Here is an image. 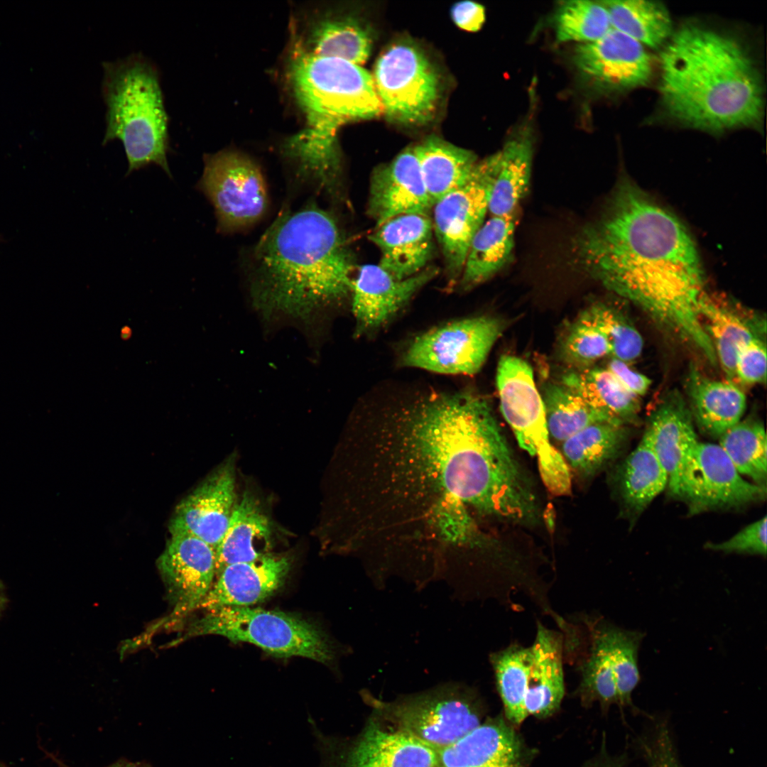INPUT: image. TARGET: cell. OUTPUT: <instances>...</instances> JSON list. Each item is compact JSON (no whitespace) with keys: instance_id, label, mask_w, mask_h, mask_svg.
<instances>
[{"instance_id":"74e56055","label":"cell","mask_w":767,"mask_h":767,"mask_svg":"<svg viewBox=\"0 0 767 767\" xmlns=\"http://www.w3.org/2000/svg\"><path fill=\"white\" fill-rule=\"evenodd\" d=\"M371 38L352 17H327L312 27L306 48L314 55L361 65L371 51Z\"/></svg>"},{"instance_id":"5bb4252c","label":"cell","mask_w":767,"mask_h":767,"mask_svg":"<svg viewBox=\"0 0 767 767\" xmlns=\"http://www.w3.org/2000/svg\"><path fill=\"white\" fill-rule=\"evenodd\" d=\"M766 488L746 481L719 445L698 442L685 462L679 496L690 511L731 508L766 498Z\"/></svg>"},{"instance_id":"7bdbcfd3","label":"cell","mask_w":767,"mask_h":767,"mask_svg":"<svg viewBox=\"0 0 767 767\" xmlns=\"http://www.w3.org/2000/svg\"><path fill=\"white\" fill-rule=\"evenodd\" d=\"M583 312L605 337L613 358L629 363L641 355L643 346L641 334L617 309L596 303Z\"/></svg>"},{"instance_id":"44dd1931","label":"cell","mask_w":767,"mask_h":767,"mask_svg":"<svg viewBox=\"0 0 767 767\" xmlns=\"http://www.w3.org/2000/svg\"><path fill=\"white\" fill-rule=\"evenodd\" d=\"M668 477L671 494L679 496L685 462L699 442L685 400L676 390L666 393L652 413L643 435Z\"/></svg>"},{"instance_id":"484cf974","label":"cell","mask_w":767,"mask_h":767,"mask_svg":"<svg viewBox=\"0 0 767 767\" xmlns=\"http://www.w3.org/2000/svg\"><path fill=\"white\" fill-rule=\"evenodd\" d=\"M520 744L502 719L479 724L438 751L439 767H518Z\"/></svg>"},{"instance_id":"ee69618b","label":"cell","mask_w":767,"mask_h":767,"mask_svg":"<svg viewBox=\"0 0 767 767\" xmlns=\"http://www.w3.org/2000/svg\"><path fill=\"white\" fill-rule=\"evenodd\" d=\"M562 359L575 369H584L611 354L600 330L582 312L571 325L560 347Z\"/></svg>"},{"instance_id":"ba28073f","label":"cell","mask_w":767,"mask_h":767,"mask_svg":"<svg viewBox=\"0 0 767 767\" xmlns=\"http://www.w3.org/2000/svg\"><path fill=\"white\" fill-rule=\"evenodd\" d=\"M496 383L502 415L519 446L536 457L545 486L553 494H569L570 469L560 452L551 444L543 401L531 365L516 356H502L498 363Z\"/></svg>"},{"instance_id":"f907efd6","label":"cell","mask_w":767,"mask_h":767,"mask_svg":"<svg viewBox=\"0 0 767 767\" xmlns=\"http://www.w3.org/2000/svg\"><path fill=\"white\" fill-rule=\"evenodd\" d=\"M55 760L58 767H70L58 759ZM107 767H152V766L145 761L133 762L126 758H121Z\"/></svg>"},{"instance_id":"7dc6e473","label":"cell","mask_w":767,"mask_h":767,"mask_svg":"<svg viewBox=\"0 0 767 767\" xmlns=\"http://www.w3.org/2000/svg\"><path fill=\"white\" fill-rule=\"evenodd\" d=\"M640 744L648 767H681L669 727L665 722L658 724Z\"/></svg>"},{"instance_id":"4dcf8cb0","label":"cell","mask_w":767,"mask_h":767,"mask_svg":"<svg viewBox=\"0 0 767 767\" xmlns=\"http://www.w3.org/2000/svg\"><path fill=\"white\" fill-rule=\"evenodd\" d=\"M576 619L599 641L609 656L619 705L633 707L631 695L640 680L638 651L643 633L622 629L595 615L580 614Z\"/></svg>"},{"instance_id":"277c9868","label":"cell","mask_w":767,"mask_h":767,"mask_svg":"<svg viewBox=\"0 0 767 767\" xmlns=\"http://www.w3.org/2000/svg\"><path fill=\"white\" fill-rule=\"evenodd\" d=\"M252 256V297L263 312L303 316L351 293V252L334 218L315 205L280 215Z\"/></svg>"},{"instance_id":"f1b7e54d","label":"cell","mask_w":767,"mask_h":767,"mask_svg":"<svg viewBox=\"0 0 767 767\" xmlns=\"http://www.w3.org/2000/svg\"><path fill=\"white\" fill-rule=\"evenodd\" d=\"M414 151L433 206L465 184L478 163L471 151L437 136L426 138L414 146Z\"/></svg>"},{"instance_id":"8d00e7d4","label":"cell","mask_w":767,"mask_h":767,"mask_svg":"<svg viewBox=\"0 0 767 767\" xmlns=\"http://www.w3.org/2000/svg\"><path fill=\"white\" fill-rule=\"evenodd\" d=\"M577 621V619H575ZM582 641L570 663L576 666L580 676L575 694L584 705L598 702L604 710L619 705L613 669L609 656L599 641L582 624Z\"/></svg>"},{"instance_id":"8fae6325","label":"cell","mask_w":767,"mask_h":767,"mask_svg":"<svg viewBox=\"0 0 767 767\" xmlns=\"http://www.w3.org/2000/svg\"><path fill=\"white\" fill-rule=\"evenodd\" d=\"M197 187L214 207L218 228L222 231L251 225L267 207L266 186L260 169L245 156L233 151L206 155Z\"/></svg>"},{"instance_id":"6da1fadb","label":"cell","mask_w":767,"mask_h":767,"mask_svg":"<svg viewBox=\"0 0 767 767\" xmlns=\"http://www.w3.org/2000/svg\"><path fill=\"white\" fill-rule=\"evenodd\" d=\"M356 467V547L405 562L472 544L469 509L496 517L518 473L489 403L466 391L425 396L367 430Z\"/></svg>"},{"instance_id":"d6986e66","label":"cell","mask_w":767,"mask_h":767,"mask_svg":"<svg viewBox=\"0 0 767 767\" xmlns=\"http://www.w3.org/2000/svg\"><path fill=\"white\" fill-rule=\"evenodd\" d=\"M433 207L414 147L407 148L374 170L367 210L376 226L399 215H428Z\"/></svg>"},{"instance_id":"60d3db41","label":"cell","mask_w":767,"mask_h":767,"mask_svg":"<svg viewBox=\"0 0 767 767\" xmlns=\"http://www.w3.org/2000/svg\"><path fill=\"white\" fill-rule=\"evenodd\" d=\"M719 445L741 476L766 488L767 438L761 421H739L719 437Z\"/></svg>"},{"instance_id":"d6a6232c","label":"cell","mask_w":767,"mask_h":767,"mask_svg":"<svg viewBox=\"0 0 767 767\" xmlns=\"http://www.w3.org/2000/svg\"><path fill=\"white\" fill-rule=\"evenodd\" d=\"M700 313L717 361L728 380L733 381L737 352L757 335L754 324L727 304L705 293L700 303Z\"/></svg>"},{"instance_id":"5b68a950","label":"cell","mask_w":767,"mask_h":767,"mask_svg":"<svg viewBox=\"0 0 767 767\" xmlns=\"http://www.w3.org/2000/svg\"><path fill=\"white\" fill-rule=\"evenodd\" d=\"M295 97L306 119L285 145L303 175L325 187L338 177L339 129L349 121L384 114L372 75L361 65L318 56L295 48L289 67Z\"/></svg>"},{"instance_id":"ffe728a7","label":"cell","mask_w":767,"mask_h":767,"mask_svg":"<svg viewBox=\"0 0 767 767\" xmlns=\"http://www.w3.org/2000/svg\"><path fill=\"white\" fill-rule=\"evenodd\" d=\"M320 767H437L438 751L400 729L369 727L341 756L320 754Z\"/></svg>"},{"instance_id":"7402d4cb","label":"cell","mask_w":767,"mask_h":767,"mask_svg":"<svg viewBox=\"0 0 767 767\" xmlns=\"http://www.w3.org/2000/svg\"><path fill=\"white\" fill-rule=\"evenodd\" d=\"M290 567L286 556L268 554L251 562L234 563L218 575L199 608L249 606L264 600L283 583Z\"/></svg>"},{"instance_id":"e575fe53","label":"cell","mask_w":767,"mask_h":767,"mask_svg":"<svg viewBox=\"0 0 767 767\" xmlns=\"http://www.w3.org/2000/svg\"><path fill=\"white\" fill-rule=\"evenodd\" d=\"M606 9L612 28L641 45L656 48L673 34L670 13L664 5L646 0L601 1Z\"/></svg>"},{"instance_id":"4fadbf2b","label":"cell","mask_w":767,"mask_h":767,"mask_svg":"<svg viewBox=\"0 0 767 767\" xmlns=\"http://www.w3.org/2000/svg\"><path fill=\"white\" fill-rule=\"evenodd\" d=\"M473 692L460 686H445L390 706L398 729L438 751L480 724Z\"/></svg>"},{"instance_id":"cb8c5ba5","label":"cell","mask_w":767,"mask_h":767,"mask_svg":"<svg viewBox=\"0 0 767 767\" xmlns=\"http://www.w3.org/2000/svg\"><path fill=\"white\" fill-rule=\"evenodd\" d=\"M531 648L524 708L527 716L547 717L559 709L565 695L564 636L538 619Z\"/></svg>"},{"instance_id":"e0dca14e","label":"cell","mask_w":767,"mask_h":767,"mask_svg":"<svg viewBox=\"0 0 767 767\" xmlns=\"http://www.w3.org/2000/svg\"><path fill=\"white\" fill-rule=\"evenodd\" d=\"M437 273V268L428 267L414 276L398 279L379 264L361 266L351 290L354 334L366 335L384 327Z\"/></svg>"},{"instance_id":"f6af8a7d","label":"cell","mask_w":767,"mask_h":767,"mask_svg":"<svg viewBox=\"0 0 767 767\" xmlns=\"http://www.w3.org/2000/svg\"><path fill=\"white\" fill-rule=\"evenodd\" d=\"M766 347L760 337H755L737 352L735 380L745 385L763 384L766 381Z\"/></svg>"},{"instance_id":"52a82bcc","label":"cell","mask_w":767,"mask_h":767,"mask_svg":"<svg viewBox=\"0 0 767 767\" xmlns=\"http://www.w3.org/2000/svg\"><path fill=\"white\" fill-rule=\"evenodd\" d=\"M208 611L173 643L214 634L233 642L254 644L279 658L301 656L324 663L333 659V647L323 632L294 615L249 606H224Z\"/></svg>"},{"instance_id":"f546056e","label":"cell","mask_w":767,"mask_h":767,"mask_svg":"<svg viewBox=\"0 0 767 767\" xmlns=\"http://www.w3.org/2000/svg\"><path fill=\"white\" fill-rule=\"evenodd\" d=\"M561 383L611 421L626 425L636 420L640 398L626 390L606 367L573 369L562 376Z\"/></svg>"},{"instance_id":"ab89813d","label":"cell","mask_w":767,"mask_h":767,"mask_svg":"<svg viewBox=\"0 0 767 767\" xmlns=\"http://www.w3.org/2000/svg\"><path fill=\"white\" fill-rule=\"evenodd\" d=\"M541 396L550 437L555 441L562 442L596 423H616L592 408L577 393L561 382L547 383Z\"/></svg>"},{"instance_id":"b9f144b4","label":"cell","mask_w":767,"mask_h":767,"mask_svg":"<svg viewBox=\"0 0 767 767\" xmlns=\"http://www.w3.org/2000/svg\"><path fill=\"white\" fill-rule=\"evenodd\" d=\"M558 41L590 43L603 37L611 28L609 13L601 1L586 0L563 2L555 16Z\"/></svg>"},{"instance_id":"681fc988","label":"cell","mask_w":767,"mask_h":767,"mask_svg":"<svg viewBox=\"0 0 767 767\" xmlns=\"http://www.w3.org/2000/svg\"><path fill=\"white\" fill-rule=\"evenodd\" d=\"M451 16L459 28L475 32L479 31L484 23L485 9L477 2L462 1L452 7Z\"/></svg>"},{"instance_id":"1f68e13d","label":"cell","mask_w":767,"mask_h":767,"mask_svg":"<svg viewBox=\"0 0 767 767\" xmlns=\"http://www.w3.org/2000/svg\"><path fill=\"white\" fill-rule=\"evenodd\" d=\"M532 158L533 145L528 134L511 138L499 151V170L488 207L491 216L517 211L529 187Z\"/></svg>"},{"instance_id":"ac0fdd59","label":"cell","mask_w":767,"mask_h":767,"mask_svg":"<svg viewBox=\"0 0 767 767\" xmlns=\"http://www.w3.org/2000/svg\"><path fill=\"white\" fill-rule=\"evenodd\" d=\"M234 501V466L230 460L177 506L170 521L171 535H193L216 550L227 528Z\"/></svg>"},{"instance_id":"7a4b0ae2","label":"cell","mask_w":767,"mask_h":767,"mask_svg":"<svg viewBox=\"0 0 767 767\" xmlns=\"http://www.w3.org/2000/svg\"><path fill=\"white\" fill-rule=\"evenodd\" d=\"M573 245L584 271L709 362L715 360L700 313L706 292L699 256L686 229L670 212L624 178Z\"/></svg>"},{"instance_id":"2e32d148","label":"cell","mask_w":767,"mask_h":767,"mask_svg":"<svg viewBox=\"0 0 767 767\" xmlns=\"http://www.w3.org/2000/svg\"><path fill=\"white\" fill-rule=\"evenodd\" d=\"M573 57L582 75L607 89L643 86L652 75L651 59L644 46L614 28L597 40L580 44Z\"/></svg>"},{"instance_id":"83f0119b","label":"cell","mask_w":767,"mask_h":767,"mask_svg":"<svg viewBox=\"0 0 767 767\" xmlns=\"http://www.w3.org/2000/svg\"><path fill=\"white\" fill-rule=\"evenodd\" d=\"M517 211L491 216L476 232L463 267L461 284L465 289L481 284L510 261L514 246Z\"/></svg>"},{"instance_id":"9a60e30c","label":"cell","mask_w":767,"mask_h":767,"mask_svg":"<svg viewBox=\"0 0 767 767\" xmlns=\"http://www.w3.org/2000/svg\"><path fill=\"white\" fill-rule=\"evenodd\" d=\"M215 562V550L206 542L187 534L171 535L157 561L173 608L165 626H176L200 607L213 584Z\"/></svg>"},{"instance_id":"bcb514c9","label":"cell","mask_w":767,"mask_h":767,"mask_svg":"<svg viewBox=\"0 0 767 767\" xmlns=\"http://www.w3.org/2000/svg\"><path fill=\"white\" fill-rule=\"evenodd\" d=\"M767 518H763L748 525L731 538L721 543H708L705 548L727 553L766 555Z\"/></svg>"},{"instance_id":"603a6c76","label":"cell","mask_w":767,"mask_h":767,"mask_svg":"<svg viewBox=\"0 0 767 767\" xmlns=\"http://www.w3.org/2000/svg\"><path fill=\"white\" fill-rule=\"evenodd\" d=\"M433 225L428 215L410 214L376 226L369 239L379 248V265L396 278L425 268L434 251Z\"/></svg>"},{"instance_id":"3957f363","label":"cell","mask_w":767,"mask_h":767,"mask_svg":"<svg viewBox=\"0 0 767 767\" xmlns=\"http://www.w3.org/2000/svg\"><path fill=\"white\" fill-rule=\"evenodd\" d=\"M660 92L671 117L710 131L760 124L763 86L738 40L697 24L672 34L660 55Z\"/></svg>"},{"instance_id":"f35d334b","label":"cell","mask_w":767,"mask_h":767,"mask_svg":"<svg viewBox=\"0 0 767 767\" xmlns=\"http://www.w3.org/2000/svg\"><path fill=\"white\" fill-rule=\"evenodd\" d=\"M531 648L518 642L491 652L489 661L506 718L519 724L528 717L524 700L531 662Z\"/></svg>"},{"instance_id":"4316f807","label":"cell","mask_w":767,"mask_h":767,"mask_svg":"<svg viewBox=\"0 0 767 767\" xmlns=\"http://www.w3.org/2000/svg\"><path fill=\"white\" fill-rule=\"evenodd\" d=\"M271 523L257 500L244 494L235 503L227 528L215 550L218 575L227 565L256 560L268 555Z\"/></svg>"},{"instance_id":"9c48e42d","label":"cell","mask_w":767,"mask_h":767,"mask_svg":"<svg viewBox=\"0 0 767 767\" xmlns=\"http://www.w3.org/2000/svg\"><path fill=\"white\" fill-rule=\"evenodd\" d=\"M372 77L389 119L406 124L432 119L437 106L439 78L419 48L406 43L391 45L378 58Z\"/></svg>"},{"instance_id":"836d02e7","label":"cell","mask_w":767,"mask_h":767,"mask_svg":"<svg viewBox=\"0 0 767 767\" xmlns=\"http://www.w3.org/2000/svg\"><path fill=\"white\" fill-rule=\"evenodd\" d=\"M625 426L592 424L563 441L560 453L570 469L584 477H592L619 452L626 438Z\"/></svg>"},{"instance_id":"816d5d0a","label":"cell","mask_w":767,"mask_h":767,"mask_svg":"<svg viewBox=\"0 0 767 767\" xmlns=\"http://www.w3.org/2000/svg\"><path fill=\"white\" fill-rule=\"evenodd\" d=\"M0 767H6V766H4V765L0 763Z\"/></svg>"},{"instance_id":"8992f818","label":"cell","mask_w":767,"mask_h":767,"mask_svg":"<svg viewBox=\"0 0 767 767\" xmlns=\"http://www.w3.org/2000/svg\"><path fill=\"white\" fill-rule=\"evenodd\" d=\"M102 92L107 106L104 146L119 140L128 161L126 175L150 165L169 178V117L157 66L141 53L102 63Z\"/></svg>"},{"instance_id":"7c38bea8","label":"cell","mask_w":767,"mask_h":767,"mask_svg":"<svg viewBox=\"0 0 767 767\" xmlns=\"http://www.w3.org/2000/svg\"><path fill=\"white\" fill-rule=\"evenodd\" d=\"M499 151L477 163L468 180L434 207L433 231L450 278L462 275L468 250L488 212Z\"/></svg>"},{"instance_id":"d4e9b609","label":"cell","mask_w":767,"mask_h":767,"mask_svg":"<svg viewBox=\"0 0 767 767\" xmlns=\"http://www.w3.org/2000/svg\"><path fill=\"white\" fill-rule=\"evenodd\" d=\"M686 387L693 421L705 434L719 438L741 420L746 397L734 381L711 379L692 368Z\"/></svg>"},{"instance_id":"c3c4849f","label":"cell","mask_w":767,"mask_h":767,"mask_svg":"<svg viewBox=\"0 0 767 767\" xmlns=\"http://www.w3.org/2000/svg\"><path fill=\"white\" fill-rule=\"evenodd\" d=\"M606 367L633 395L641 398L650 388L651 380L646 375L633 369L626 362L611 359Z\"/></svg>"},{"instance_id":"d590c367","label":"cell","mask_w":767,"mask_h":767,"mask_svg":"<svg viewBox=\"0 0 767 767\" xmlns=\"http://www.w3.org/2000/svg\"><path fill=\"white\" fill-rule=\"evenodd\" d=\"M668 483V474L648 441L642 437L619 471V487L625 505L643 511Z\"/></svg>"},{"instance_id":"30bf717a","label":"cell","mask_w":767,"mask_h":767,"mask_svg":"<svg viewBox=\"0 0 767 767\" xmlns=\"http://www.w3.org/2000/svg\"><path fill=\"white\" fill-rule=\"evenodd\" d=\"M504 327L501 319L487 315L449 322L415 337L401 364L441 374H475Z\"/></svg>"}]
</instances>
